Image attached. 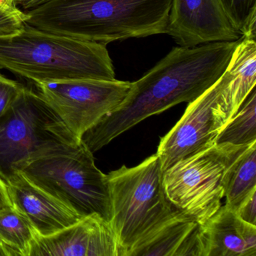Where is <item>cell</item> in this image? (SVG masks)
I'll list each match as a JSON object with an SVG mask.
<instances>
[{"mask_svg":"<svg viewBox=\"0 0 256 256\" xmlns=\"http://www.w3.org/2000/svg\"><path fill=\"white\" fill-rule=\"evenodd\" d=\"M239 40L174 48L131 83L119 107L88 130L80 142L94 154L146 118L194 101L221 77Z\"/></svg>","mask_w":256,"mask_h":256,"instance_id":"6da1fadb","label":"cell"},{"mask_svg":"<svg viewBox=\"0 0 256 256\" xmlns=\"http://www.w3.org/2000/svg\"><path fill=\"white\" fill-rule=\"evenodd\" d=\"M172 0H50L25 10L26 24L107 46L166 34Z\"/></svg>","mask_w":256,"mask_h":256,"instance_id":"7a4b0ae2","label":"cell"},{"mask_svg":"<svg viewBox=\"0 0 256 256\" xmlns=\"http://www.w3.org/2000/svg\"><path fill=\"white\" fill-rule=\"evenodd\" d=\"M0 70L36 82L114 80L106 44L56 35L26 24L0 36Z\"/></svg>","mask_w":256,"mask_h":256,"instance_id":"3957f363","label":"cell"},{"mask_svg":"<svg viewBox=\"0 0 256 256\" xmlns=\"http://www.w3.org/2000/svg\"><path fill=\"white\" fill-rule=\"evenodd\" d=\"M156 154L132 168L107 174L112 206L110 223L124 256L149 240L180 211L166 198Z\"/></svg>","mask_w":256,"mask_h":256,"instance_id":"277c9868","label":"cell"},{"mask_svg":"<svg viewBox=\"0 0 256 256\" xmlns=\"http://www.w3.org/2000/svg\"><path fill=\"white\" fill-rule=\"evenodd\" d=\"M80 144L46 101L24 86L0 116V176L8 182L31 162L68 152Z\"/></svg>","mask_w":256,"mask_h":256,"instance_id":"5b68a950","label":"cell"},{"mask_svg":"<svg viewBox=\"0 0 256 256\" xmlns=\"http://www.w3.org/2000/svg\"><path fill=\"white\" fill-rule=\"evenodd\" d=\"M20 173L80 216L97 214L110 221L107 174L97 168L94 154L82 142L68 152L31 162Z\"/></svg>","mask_w":256,"mask_h":256,"instance_id":"8992f818","label":"cell"},{"mask_svg":"<svg viewBox=\"0 0 256 256\" xmlns=\"http://www.w3.org/2000/svg\"><path fill=\"white\" fill-rule=\"evenodd\" d=\"M247 146L215 144L164 170L162 186L169 203L199 224L204 222L222 206L228 166Z\"/></svg>","mask_w":256,"mask_h":256,"instance_id":"52a82bcc","label":"cell"},{"mask_svg":"<svg viewBox=\"0 0 256 256\" xmlns=\"http://www.w3.org/2000/svg\"><path fill=\"white\" fill-rule=\"evenodd\" d=\"M132 82L74 79L36 82V92L79 139L125 100Z\"/></svg>","mask_w":256,"mask_h":256,"instance_id":"ba28073f","label":"cell"},{"mask_svg":"<svg viewBox=\"0 0 256 256\" xmlns=\"http://www.w3.org/2000/svg\"><path fill=\"white\" fill-rule=\"evenodd\" d=\"M217 80L198 98L188 103L180 120L160 140L156 154L163 172L178 162L216 144L224 127L217 102Z\"/></svg>","mask_w":256,"mask_h":256,"instance_id":"9c48e42d","label":"cell"},{"mask_svg":"<svg viewBox=\"0 0 256 256\" xmlns=\"http://www.w3.org/2000/svg\"><path fill=\"white\" fill-rule=\"evenodd\" d=\"M166 34L181 47L234 42L241 37L218 0H172Z\"/></svg>","mask_w":256,"mask_h":256,"instance_id":"30bf717a","label":"cell"},{"mask_svg":"<svg viewBox=\"0 0 256 256\" xmlns=\"http://www.w3.org/2000/svg\"><path fill=\"white\" fill-rule=\"evenodd\" d=\"M28 256H124L110 222L97 214L84 217L54 234L38 233Z\"/></svg>","mask_w":256,"mask_h":256,"instance_id":"8fae6325","label":"cell"},{"mask_svg":"<svg viewBox=\"0 0 256 256\" xmlns=\"http://www.w3.org/2000/svg\"><path fill=\"white\" fill-rule=\"evenodd\" d=\"M7 184L13 206L30 220L42 236L54 234L84 218L20 173Z\"/></svg>","mask_w":256,"mask_h":256,"instance_id":"7c38bea8","label":"cell"},{"mask_svg":"<svg viewBox=\"0 0 256 256\" xmlns=\"http://www.w3.org/2000/svg\"><path fill=\"white\" fill-rule=\"evenodd\" d=\"M203 256H256V226L220 206L200 224Z\"/></svg>","mask_w":256,"mask_h":256,"instance_id":"4fadbf2b","label":"cell"},{"mask_svg":"<svg viewBox=\"0 0 256 256\" xmlns=\"http://www.w3.org/2000/svg\"><path fill=\"white\" fill-rule=\"evenodd\" d=\"M203 256L200 224L179 212L130 256Z\"/></svg>","mask_w":256,"mask_h":256,"instance_id":"5bb4252c","label":"cell"},{"mask_svg":"<svg viewBox=\"0 0 256 256\" xmlns=\"http://www.w3.org/2000/svg\"><path fill=\"white\" fill-rule=\"evenodd\" d=\"M226 204L235 211L256 190V142L241 151L228 166L223 178Z\"/></svg>","mask_w":256,"mask_h":256,"instance_id":"9a60e30c","label":"cell"},{"mask_svg":"<svg viewBox=\"0 0 256 256\" xmlns=\"http://www.w3.org/2000/svg\"><path fill=\"white\" fill-rule=\"evenodd\" d=\"M256 142V92L253 89L216 140V144L247 146Z\"/></svg>","mask_w":256,"mask_h":256,"instance_id":"2e32d148","label":"cell"},{"mask_svg":"<svg viewBox=\"0 0 256 256\" xmlns=\"http://www.w3.org/2000/svg\"><path fill=\"white\" fill-rule=\"evenodd\" d=\"M36 234L32 223L14 206L0 210V240L19 256H29Z\"/></svg>","mask_w":256,"mask_h":256,"instance_id":"e0dca14e","label":"cell"},{"mask_svg":"<svg viewBox=\"0 0 256 256\" xmlns=\"http://www.w3.org/2000/svg\"><path fill=\"white\" fill-rule=\"evenodd\" d=\"M228 18L242 36H256V0H218Z\"/></svg>","mask_w":256,"mask_h":256,"instance_id":"ac0fdd59","label":"cell"},{"mask_svg":"<svg viewBox=\"0 0 256 256\" xmlns=\"http://www.w3.org/2000/svg\"><path fill=\"white\" fill-rule=\"evenodd\" d=\"M28 14L24 10L0 0V36L17 34L26 24Z\"/></svg>","mask_w":256,"mask_h":256,"instance_id":"d6986e66","label":"cell"},{"mask_svg":"<svg viewBox=\"0 0 256 256\" xmlns=\"http://www.w3.org/2000/svg\"><path fill=\"white\" fill-rule=\"evenodd\" d=\"M24 85L16 80L0 76V116H2L16 100Z\"/></svg>","mask_w":256,"mask_h":256,"instance_id":"ffe728a7","label":"cell"},{"mask_svg":"<svg viewBox=\"0 0 256 256\" xmlns=\"http://www.w3.org/2000/svg\"><path fill=\"white\" fill-rule=\"evenodd\" d=\"M234 212L246 222L256 226V190L241 202Z\"/></svg>","mask_w":256,"mask_h":256,"instance_id":"44dd1931","label":"cell"},{"mask_svg":"<svg viewBox=\"0 0 256 256\" xmlns=\"http://www.w3.org/2000/svg\"><path fill=\"white\" fill-rule=\"evenodd\" d=\"M11 206H13V204L8 192V184L0 176V210Z\"/></svg>","mask_w":256,"mask_h":256,"instance_id":"7402d4cb","label":"cell"},{"mask_svg":"<svg viewBox=\"0 0 256 256\" xmlns=\"http://www.w3.org/2000/svg\"><path fill=\"white\" fill-rule=\"evenodd\" d=\"M49 1L50 0H14V5L25 11L40 6Z\"/></svg>","mask_w":256,"mask_h":256,"instance_id":"603a6c76","label":"cell"},{"mask_svg":"<svg viewBox=\"0 0 256 256\" xmlns=\"http://www.w3.org/2000/svg\"><path fill=\"white\" fill-rule=\"evenodd\" d=\"M0 256H19L18 253L0 240Z\"/></svg>","mask_w":256,"mask_h":256,"instance_id":"cb8c5ba5","label":"cell"},{"mask_svg":"<svg viewBox=\"0 0 256 256\" xmlns=\"http://www.w3.org/2000/svg\"><path fill=\"white\" fill-rule=\"evenodd\" d=\"M5 1L10 2V4H14V0H5Z\"/></svg>","mask_w":256,"mask_h":256,"instance_id":"d4e9b609","label":"cell"},{"mask_svg":"<svg viewBox=\"0 0 256 256\" xmlns=\"http://www.w3.org/2000/svg\"><path fill=\"white\" fill-rule=\"evenodd\" d=\"M2 76V74H1V72H0V76Z\"/></svg>","mask_w":256,"mask_h":256,"instance_id":"484cf974","label":"cell"}]
</instances>
